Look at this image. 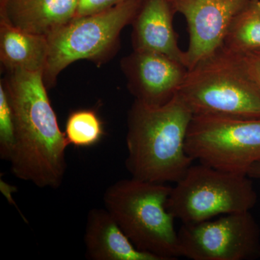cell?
I'll list each match as a JSON object with an SVG mask.
<instances>
[{
  "mask_svg": "<svg viewBox=\"0 0 260 260\" xmlns=\"http://www.w3.org/2000/svg\"><path fill=\"white\" fill-rule=\"evenodd\" d=\"M5 84L16 126L12 173L38 187L57 189L66 173L70 145L58 125L43 72L14 70Z\"/></svg>",
  "mask_w": 260,
  "mask_h": 260,
  "instance_id": "cell-1",
  "label": "cell"
},
{
  "mask_svg": "<svg viewBox=\"0 0 260 260\" xmlns=\"http://www.w3.org/2000/svg\"><path fill=\"white\" fill-rule=\"evenodd\" d=\"M193 116L178 93L161 106L135 100L126 135V167L132 177L160 184L180 180L194 162L186 150Z\"/></svg>",
  "mask_w": 260,
  "mask_h": 260,
  "instance_id": "cell-2",
  "label": "cell"
},
{
  "mask_svg": "<svg viewBox=\"0 0 260 260\" xmlns=\"http://www.w3.org/2000/svg\"><path fill=\"white\" fill-rule=\"evenodd\" d=\"M172 189L132 177L114 183L104 194V208L133 244L161 260L181 256L175 218L167 209Z\"/></svg>",
  "mask_w": 260,
  "mask_h": 260,
  "instance_id": "cell-3",
  "label": "cell"
},
{
  "mask_svg": "<svg viewBox=\"0 0 260 260\" xmlns=\"http://www.w3.org/2000/svg\"><path fill=\"white\" fill-rule=\"evenodd\" d=\"M178 94L194 115L260 118V89L223 46L188 70Z\"/></svg>",
  "mask_w": 260,
  "mask_h": 260,
  "instance_id": "cell-4",
  "label": "cell"
},
{
  "mask_svg": "<svg viewBox=\"0 0 260 260\" xmlns=\"http://www.w3.org/2000/svg\"><path fill=\"white\" fill-rule=\"evenodd\" d=\"M249 178L201 162L192 164L172 187L167 209L183 224L250 211L257 194Z\"/></svg>",
  "mask_w": 260,
  "mask_h": 260,
  "instance_id": "cell-5",
  "label": "cell"
},
{
  "mask_svg": "<svg viewBox=\"0 0 260 260\" xmlns=\"http://www.w3.org/2000/svg\"><path fill=\"white\" fill-rule=\"evenodd\" d=\"M143 0H126L109 9L75 18L48 37L49 54L43 72L49 87L71 63L100 57L110 50L119 34L134 20Z\"/></svg>",
  "mask_w": 260,
  "mask_h": 260,
  "instance_id": "cell-6",
  "label": "cell"
},
{
  "mask_svg": "<svg viewBox=\"0 0 260 260\" xmlns=\"http://www.w3.org/2000/svg\"><path fill=\"white\" fill-rule=\"evenodd\" d=\"M186 150L201 164L247 175L250 168L260 162V118L194 115Z\"/></svg>",
  "mask_w": 260,
  "mask_h": 260,
  "instance_id": "cell-7",
  "label": "cell"
},
{
  "mask_svg": "<svg viewBox=\"0 0 260 260\" xmlns=\"http://www.w3.org/2000/svg\"><path fill=\"white\" fill-rule=\"evenodd\" d=\"M178 235L181 256L187 259L250 260L260 257L259 228L250 211L183 224Z\"/></svg>",
  "mask_w": 260,
  "mask_h": 260,
  "instance_id": "cell-8",
  "label": "cell"
},
{
  "mask_svg": "<svg viewBox=\"0 0 260 260\" xmlns=\"http://www.w3.org/2000/svg\"><path fill=\"white\" fill-rule=\"evenodd\" d=\"M253 0H169L174 11L184 15L189 42L185 51L188 70L223 46L234 18Z\"/></svg>",
  "mask_w": 260,
  "mask_h": 260,
  "instance_id": "cell-9",
  "label": "cell"
},
{
  "mask_svg": "<svg viewBox=\"0 0 260 260\" xmlns=\"http://www.w3.org/2000/svg\"><path fill=\"white\" fill-rule=\"evenodd\" d=\"M122 67L135 100L150 106L172 100L188 72L180 61L151 51L135 50L124 59Z\"/></svg>",
  "mask_w": 260,
  "mask_h": 260,
  "instance_id": "cell-10",
  "label": "cell"
},
{
  "mask_svg": "<svg viewBox=\"0 0 260 260\" xmlns=\"http://www.w3.org/2000/svg\"><path fill=\"white\" fill-rule=\"evenodd\" d=\"M174 13L169 0H143L133 21L135 50L164 54L185 65V51L173 26Z\"/></svg>",
  "mask_w": 260,
  "mask_h": 260,
  "instance_id": "cell-11",
  "label": "cell"
},
{
  "mask_svg": "<svg viewBox=\"0 0 260 260\" xmlns=\"http://www.w3.org/2000/svg\"><path fill=\"white\" fill-rule=\"evenodd\" d=\"M79 0H0V21L49 37L75 18Z\"/></svg>",
  "mask_w": 260,
  "mask_h": 260,
  "instance_id": "cell-12",
  "label": "cell"
},
{
  "mask_svg": "<svg viewBox=\"0 0 260 260\" xmlns=\"http://www.w3.org/2000/svg\"><path fill=\"white\" fill-rule=\"evenodd\" d=\"M84 242L89 259L161 260L139 250L105 208L88 212Z\"/></svg>",
  "mask_w": 260,
  "mask_h": 260,
  "instance_id": "cell-13",
  "label": "cell"
},
{
  "mask_svg": "<svg viewBox=\"0 0 260 260\" xmlns=\"http://www.w3.org/2000/svg\"><path fill=\"white\" fill-rule=\"evenodd\" d=\"M48 54L47 37L25 32L0 21V59L10 72H44Z\"/></svg>",
  "mask_w": 260,
  "mask_h": 260,
  "instance_id": "cell-14",
  "label": "cell"
},
{
  "mask_svg": "<svg viewBox=\"0 0 260 260\" xmlns=\"http://www.w3.org/2000/svg\"><path fill=\"white\" fill-rule=\"evenodd\" d=\"M223 47L239 55L260 50L259 0H253L234 18Z\"/></svg>",
  "mask_w": 260,
  "mask_h": 260,
  "instance_id": "cell-15",
  "label": "cell"
},
{
  "mask_svg": "<svg viewBox=\"0 0 260 260\" xmlns=\"http://www.w3.org/2000/svg\"><path fill=\"white\" fill-rule=\"evenodd\" d=\"M64 134L69 145L78 148H89L102 139L104 126L93 111H76L68 117Z\"/></svg>",
  "mask_w": 260,
  "mask_h": 260,
  "instance_id": "cell-16",
  "label": "cell"
},
{
  "mask_svg": "<svg viewBox=\"0 0 260 260\" xmlns=\"http://www.w3.org/2000/svg\"><path fill=\"white\" fill-rule=\"evenodd\" d=\"M16 143L14 112L8 89L0 83V158L10 161Z\"/></svg>",
  "mask_w": 260,
  "mask_h": 260,
  "instance_id": "cell-17",
  "label": "cell"
},
{
  "mask_svg": "<svg viewBox=\"0 0 260 260\" xmlns=\"http://www.w3.org/2000/svg\"><path fill=\"white\" fill-rule=\"evenodd\" d=\"M126 0H79L75 18L104 11Z\"/></svg>",
  "mask_w": 260,
  "mask_h": 260,
  "instance_id": "cell-18",
  "label": "cell"
},
{
  "mask_svg": "<svg viewBox=\"0 0 260 260\" xmlns=\"http://www.w3.org/2000/svg\"><path fill=\"white\" fill-rule=\"evenodd\" d=\"M241 56L248 73L260 89V50L251 51Z\"/></svg>",
  "mask_w": 260,
  "mask_h": 260,
  "instance_id": "cell-19",
  "label": "cell"
},
{
  "mask_svg": "<svg viewBox=\"0 0 260 260\" xmlns=\"http://www.w3.org/2000/svg\"><path fill=\"white\" fill-rule=\"evenodd\" d=\"M248 177L260 180V162L254 164L248 172Z\"/></svg>",
  "mask_w": 260,
  "mask_h": 260,
  "instance_id": "cell-20",
  "label": "cell"
},
{
  "mask_svg": "<svg viewBox=\"0 0 260 260\" xmlns=\"http://www.w3.org/2000/svg\"><path fill=\"white\" fill-rule=\"evenodd\" d=\"M259 5H260V0H259Z\"/></svg>",
  "mask_w": 260,
  "mask_h": 260,
  "instance_id": "cell-21",
  "label": "cell"
}]
</instances>
